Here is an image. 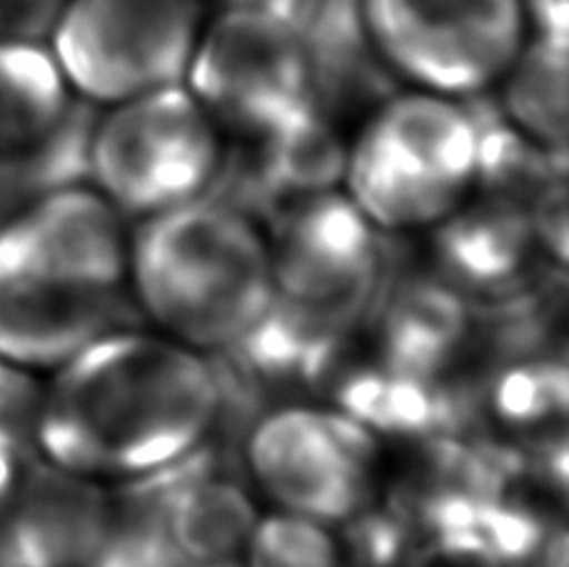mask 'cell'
Here are the masks:
<instances>
[{"label":"cell","instance_id":"obj_1","mask_svg":"<svg viewBox=\"0 0 569 567\" xmlns=\"http://www.w3.org/2000/svg\"><path fill=\"white\" fill-rule=\"evenodd\" d=\"M218 412L220 382L202 352L116 328L53 370L36 448L90 480L148 478L196 452Z\"/></svg>","mask_w":569,"mask_h":567},{"label":"cell","instance_id":"obj_5","mask_svg":"<svg viewBox=\"0 0 569 567\" xmlns=\"http://www.w3.org/2000/svg\"><path fill=\"white\" fill-rule=\"evenodd\" d=\"M218 166L220 128L182 83L120 100L90 126L86 170L130 216L198 200Z\"/></svg>","mask_w":569,"mask_h":567},{"label":"cell","instance_id":"obj_17","mask_svg":"<svg viewBox=\"0 0 569 567\" xmlns=\"http://www.w3.org/2000/svg\"><path fill=\"white\" fill-rule=\"evenodd\" d=\"M68 0H0V38L48 43Z\"/></svg>","mask_w":569,"mask_h":567},{"label":"cell","instance_id":"obj_8","mask_svg":"<svg viewBox=\"0 0 569 567\" xmlns=\"http://www.w3.org/2000/svg\"><path fill=\"white\" fill-rule=\"evenodd\" d=\"M358 8L382 63L452 98L500 83L530 28L522 0H358Z\"/></svg>","mask_w":569,"mask_h":567},{"label":"cell","instance_id":"obj_2","mask_svg":"<svg viewBox=\"0 0 569 567\" xmlns=\"http://www.w3.org/2000/svg\"><path fill=\"white\" fill-rule=\"evenodd\" d=\"M120 216L103 192L68 183L0 222V358L56 370L116 330L130 246Z\"/></svg>","mask_w":569,"mask_h":567},{"label":"cell","instance_id":"obj_4","mask_svg":"<svg viewBox=\"0 0 569 567\" xmlns=\"http://www.w3.org/2000/svg\"><path fill=\"white\" fill-rule=\"evenodd\" d=\"M482 166V133L460 98L412 90L375 110L345 156L348 200L380 230L437 226Z\"/></svg>","mask_w":569,"mask_h":567},{"label":"cell","instance_id":"obj_6","mask_svg":"<svg viewBox=\"0 0 569 567\" xmlns=\"http://www.w3.org/2000/svg\"><path fill=\"white\" fill-rule=\"evenodd\" d=\"M182 86L218 128L262 140L315 106L302 30L256 8H226L200 30Z\"/></svg>","mask_w":569,"mask_h":567},{"label":"cell","instance_id":"obj_3","mask_svg":"<svg viewBox=\"0 0 569 567\" xmlns=\"http://www.w3.org/2000/svg\"><path fill=\"white\" fill-rule=\"evenodd\" d=\"M128 282L162 336L198 352L248 340L272 300V248L228 206L190 200L142 218Z\"/></svg>","mask_w":569,"mask_h":567},{"label":"cell","instance_id":"obj_19","mask_svg":"<svg viewBox=\"0 0 569 567\" xmlns=\"http://www.w3.org/2000/svg\"><path fill=\"white\" fill-rule=\"evenodd\" d=\"M192 567H222V565H192Z\"/></svg>","mask_w":569,"mask_h":567},{"label":"cell","instance_id":"obj_14","mask_svg":"<svg viewBox=\"0 0 569 567\" xmlns=\"http://www.w3.org/2000/svg\"><path fill=\"white\" fill-rule=\"evenodd\" d=\"M505 108L527 138L545 148H565L567 130V40L535 33L500 78Z\"/></svg>","mask_w":569,"mask_h":567},{"label":"cell","instance_id":"obj_16","mask_svg":"<svg viewBox=\"0 0 569 567\" xmlns=\"http://www.w3.org/2000/svg\"><path fill=\"white\" fill-rule=\"evenodd\" d=\"M43 388L36 372L0 358V445L20 452L36 448Z\"/></svg>","mask_w":569,"mask_h":567},{"label":"cell","instance_id":"obj_18","mask_svg":"<svg viewBox=\"0 0 569 567\" xmlns=\"http://www.w3.org/2000/svg\"><path fill=\"white\" fill-rule=\"evenodd\" d=\"M522 8L535 33L569 38V0H522Z\"/></svg>","mask_w":569,"mask_h":567},{"label":"cell","instance_id":"obj_13","mask_svg":"<svg viewBox=\"0 0 569 567\" xmlns=\"http://www.w3.org/2000/svg\"><path fill=\"white\" fill-rule=\"evenodd\" d=\"M258 515L248 495L222 480L196 483L168 503L162 530L190 565H222L242 553Z\"/></svg>","mask_w":569,"mask_h":567},{"label":"cell","instance_id":"obj_9","mask_svg":"<svg viewBox=\"0 0 569 567\" xmlns=\"http://www.w3.org/2000/svg\"><path fill=\"white\" fill-rule=\"evenodd\" d=\"M375 230L348 198H320L295 212L272 248L266 318L310 342H332L368 308L380 276Z\"/></svg>","mask_w":569,"mask_h":567},{"label":"cell","instance_id":"obj_7","mask_svg":"<svg viewBox=\"0 0 569 567\" xmlns=\"http://www.w3.org/2000/svg\"><path fill=\"white\" fill-rule=\"evenodd\" d=\"M200 0H68L50 53L78 98L113 106L182 83Z\"/></svg>","mask_w":569,"mask_h":567},{"label":"cell","instance_id":"obj_10","mask_svg":"<svg viewBox=\"0 0 569 567\" xmlns=\"http://www.w3.org/2000/svg\"><path fill=\"white\" fill-rule=\"evenodd\" d=\"M246 458L250 478L278 510L330 528L368 503L380 455L350 415L288 405L252 428Z\"/></svg>","mask_w":569,"mask_h":567},{"label":"cell","instance_id":"obj_15","mask_svg":"<svg viewBox=\"0 0 569 567\" xmlns=\"http://www.w3.org/2000/svg\"><path fill=\"white\" fill-rule=\"evenodd\" d=\"M242 555L248 567H340L328 525L282 510L258 518Z\"/></svg>","mask_w":569,"mask_h":567},{"label":"cell","instance_id":"obj_12","mask_svg":"<svg viewBox=\"0 0 569 567\" xmlns=\"http://www.w3.org/2000/svg\"><path fill=\"white\" fill-rule=\"evenodd\" d=\"M113 525L98 480L28 462L0 520V567H90Z\"/></svg>","mask_w":569,"mask_h":567},{"label":"cell","instance_id":"obj_11","mask_svg":"<svg viewBox=\"0 0 569 567\" xmlns=\"http://www.w3.org/2000/svg\"><path fill=\"white\" fill-rule=\"evenodd\" d=\"M56 56L38 40L0 38V170L46 190L68 186L90 128Z\"/></svg>","mask_w":569,"mask_h":567}]
</instances>
